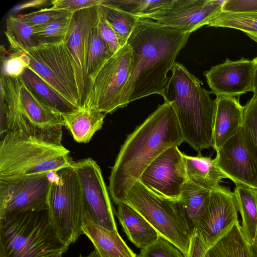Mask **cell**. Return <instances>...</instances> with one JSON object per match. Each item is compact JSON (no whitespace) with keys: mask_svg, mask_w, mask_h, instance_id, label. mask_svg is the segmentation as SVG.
Masks as SVG:
<instances>
[{"mask_svg":"<svg viewBox=\"0 0 257 257\" xmlns=\"http://www.w3.org/2000/svg\"><path fill=\"white\" fill-rule=\"evenodd\" d=\"M191 33L139 18L127 43L133 51L132 69L122 94V108L153 94L163 96L168 72Z\"/></svg>","mask_w":257,"mask_h":257,"instance_id":"1","label":"cell"},{"mask_svg":"<svg viewBox=\"0 0 257 257\" xmlns=\"http://www.w3.org/2000/svg\"><path fill=\"white\" fill-rule=\"evenodd\" d=\"M183 143L176 113L167 102L127 136L116 158L109 177L108 191L117 205L147 167L160 154Z\"/></svg>","mask_w":257,"mask_h":257,"instance_id":"2","label":"cell"},{"mask_svg":"<svg viewBox=\"0 0 257 257\" xmlns=\"http://www.w3.org/2000/svg\"><path fill=\"white\" fill-rule=\"evenodd\" d=\"M64 121L21 76L1 75V137L18 133L62 145Z\"/></svg>","mask_w":257,"mask_h":257,"instance_id":"3","label":"cell"},{"mask_svg":"<svg viewBox=\"0 0 257 257\" xmlns=\"http://www.w3.org/2000/svg\"><path fill=\"white\" fill-rule=\"evenodd\" d=\"M171 71L163 96L176 113L183 142L200 153L212 147L215 100L183 64L175 62Z\"/></svg>","mask_w":257,"mask_h":257,"instance_id":"4","label":"cell"},{"mask_svg":"<svg viewBox=\"0 0 257 257\" xmlns=\"http://www.w3.org/2000/svg\"><path fill=\"white\" fill-rule=\"evenodd\" d=\"M68 247L52 225L48 208L0 216V257H52Z\"/></svg>","mask_w":257,"mask_h":257,"instance_id":"5","label":"cell"},{"mask_svg":"<svg viewBox=\"0 0 257 257\" xmlns=\"http://www.w3.org/2000/svg\"><path fill=\"white\" fill-rule=\"evenodd\" d=\"M74 162L62 145L11 132L1 137L0 178L50 173Z\"/></svg>","mask_w":257,"mask_h":257,"instance_id":"6","label":"cell"},{"mask_svg":"<svg viewBox=\"0 0 257 257\" xmlns=\"http://www.w3.org/2000/svg\"><path fill=\"white\" fill-rule=\"evenodd\" d=\"M122 202L132 207L160 236L174 244L185 255L187 254L193 231L177 200L156 194L138 180Z\"/></svg>","mask_w":257,"mask_h":257,"instance_id":"7","label":"cell"},{"mask_svg":"<svg viewBox=\"0 0 257 257\" xmlns=\"http://www.w3.org/2000/svg\"><path fill=\"white\" fill-rule=\"evenodd\" d=\"M47 206L51 223L62 241L69 246L75 242L83 234L85 207L73 166L52 173Z\"/></svg>","mask_w":257,"mask_h":257,"instance_id":"8","label":"cell"},{"mask_svg":"<svg viewBox=\"0 0 257 257\" xmlns=\"http://www.w3.org/2000/svg\"><path fill=\"white\" fill-rule=\"evenodd\" d=\"M24 53L30 68L77 108H81L75 63L66 41L35 46Z\"/></svg>","mask_w":257,"mask_h":257,"instance_id":"9","label":"cell"},{"mask_svg":"<svg viewBox=\"0 0 257 257\" xmlns=\"http://www.w3.org/2000/svg\"><path fill=\"white\" fill-rule=\"evenodd\" d=\"M132 61V49L127 42L90 78L82 107L106 114L122 108L123 91L130 76Z\"/></svg>","mask_w":257,"mask_h":257,"instance_id":"10","label":"cell"},{"mask_svg":"<svg viewBox=\"0 0 257 257\" xmlns=\"http://www.w3.org/2000/svg\"><path fill=\"white\" fill-rule=\"evenodd\" d=\"M73 166L82 189L85 214L97 225L118 232L115 211L99 166L89 158L74 162Z\"/></svg>","mask_w":257,"mask_h":257,"instance_id":"11","label":"cell"},{"mask_svg":"<svg viewBox=\"0 0 257 257\" xmlns=\"http://www.w3.org/2000/svg\"><path fill=\"white\" fill-rule=\"evenodd\" d=\"M52 173L0 178V216L48 208Z\"/></svg>","mask_w":257,"mask_h":257,"instance_id":"12","label":"cell"},{"mask_svg":"<svg viewBox=\"0 0 257 257\" xmlns=\"http://www.w3.org/2000/svg\"><path fill=\"white\" fill-rule=\"evenodd\" d=\"M139 181L156 194L178 200L187 181L183 153L178 146L168 148L157 157L144 170Z\"/></svg>","mask_w":257,"mask_h":257,"instance_id":"13","label":"cell"},{"mask_svg":"<svg viewBox=\"0 0 257 257\" xmlns=\"http://www.w3.org/2000/svg\"><path fill=\"white\" fill-rule=\"evenodd\" d=\"M234 192L219 185L210 192L205 211L193 229L207 249L238 222Z\"/></svg>","mask_w":257,"mask_h":257,"instance_id":"14","label":"cell"},{"mask_svg":"<svg viewBox=\"0 0 257 257\" xmlns=\"http://www.w3.org/2000/svg\"><path fill=\"white\" fill-rule=\"evenodd\" d=\"M225 1L172 0L160 11L143 17L173 29L192 33L221 12Z\"/></svg>","mask_w":257,"mask_h":257,"instance_id":"15","label":"cell"},{"mask_svg":"<svg viewBox=\"0 0 257 257\" xmlns=\"http://www.w3.org/2000/svg\"><path fill=\"white\" fill-rule=\"evenodd\" d=\"M99 5L73 13L66 41L75 63L81 107L88 88L86 74L88 40L91 29L99 19Z\"/></svg>","mask_w":257,"mask_h":257,"instance_id":"16","label":"cell"},{"mask_svg":"<svg viewBox=\"0 0 257 257\" xmlns=\"http://www.w3.org/2000/svg\"><path fill=\"white\" fill-rule=\"evenodd\" d=\"M254 63L241 57L237 60L226 58L204 72L211 93L217 96L239 97L252 91Z\"/></svg>","mask_w":257,"mask_h":257,"instance_id":"17","label":"cell"},{"mask_svg":"<svg viewBox=\"0 0 257 257\" xmlns=\"http://www.w3.org/2000/svg\"><path fill=\"white\" fill-rule=\"evenodd\" d=\"M214 159L219 169L235 185L257 190L256 173L243 143L241 128L216 151Z\"/></svg>","mask_w":257,"mask_h":257,"instance_id":"18","label":"cell"},{"mask_svg":"<svg viewBox=\"0 0 257 257\" xmlns=\"http://www.w3.org/2000/svg\"><path fill=\"white\" fill-rule=\"evenodd\" d=\"M215 100L212 148L216 152L240 129L243 106L236 97L217 96Z\"/></svg>","mask_w":257,"mask_h":257,"instance_id":"19","label":"cell"},{"mask_svg":"<svg viewBox=\"0 0 257 257\" xmlns=\"http://www.w3.org/2000/svg\"><path fill=\"white\" fill-rule=\"evenodd\" d=\"M82 232L101 257H137L118 232L97 225L85 214L82 221Z\"/></svg>","mask_w":257,"mask_h":257,"instance_id":"20","label":"cell"},{"mask_svg":"<svg viewBox=\"0 0 257 257\" xmlns=\"http://www.w3.org/2000/svg\"><path fill=\"white\" fill-rule=\"evenodd\" d=\"M117 205L115 215L133 243L143 249L156 241L159 234L141 214L125 203Z\"/></svg>","mask_w":257,"mask_h":257,"instance_id":"21","label":"cell"},{"mask_svg":"<svg viewBox=\"0 0 257 257\" xmlns=\"http://www.w3.org/2000/svg\"><path fill=\"white\" fill-rule=\"evenodd\" d=\"M187 180L195 185L211 191L219 182L228 177L217 166L215 159L203 156H188L183 153Z\"/></svg>","mask_w":257,"mask_h":257,"instance_id":"22","label":"cell"},{"mask_svg":"<svg viewBox=\"0 0 257 257\" xmlns=\"http://www.w3.org/2000/svg\"><path fill=\"white\" fill-rule=\"evenodd\" d=\"M105 115L98 110L86 107L62 115L64 126L79 143L90 142L95 133L101 129Z\"/></svg>","mask_w":257,"mask_h":257,"instance_id":"23","label":"cell"},{"mask_svg":"<svg viewBox=\"0 0 257 257\" xmlns=\"http://www.w3.org/2000/svg\"><path fill=\"white\" fill-rule=\"evenodd\" d=\"M238 211L242 219L241 229L248 244L254 239L257 227V201L253 189L236 185L234 191Z\"/></svg>","mask_w":257,"mask_h":257,"instance_id":"24","label":"cell"},{"mask_svg":"<svg viewBox=\"0 0 257 257\" xmlns=\"http://www.w3.org/2000/svg\"><path fill=\"white\" fill-rule=\"evenodd\" d=\"M21 77L25 83L40 98L61 115L78 109L58 93L30 68H26Z\"/></svg>","mask_w":257,"mask_h":257,"instance_id":"25","label":"cell"},{"mask_svg":"<svg viewBox=\"0 0 257 257\" xmlns=\"http://www.w3.org/2000/svg\"><path fill=\"white\" fill-rule=\"evenodd\" d=\"M210 192L188 180L183 187L181 197L177 201L192 231L205 211Z\"/></svg>","mask_w":257,"mask_h":257,"instance_id":"26","label":"cell"},{"mask_svg":"<svg viewBox=\"0 0 257 257\" xmlns=\"http://www.w3.org/2000/svg\"><path fill=\"white\" fill-rule=\"evenodd\" d=\"M99 7L100 14L116 33L120 46H123L136 27L139 18L108 4L105 0H103Z\"/></svg>","mask_w":257,"mask_h":257,"instance_id":"27","label":"cell"},{"mask_svg":"<svg viewBox=\"0 0 257 257\" xmlns=\"http://www.w3.org/2000/svg\"><path fill=\"white\" fill-rule=\"evenodd\" d=\"M34 29L18 15L8 17L5 34L12 50L22 53L36 46L33 37Z\"/></svg>","mask_w":257,"mask_h":257,"instance_id":"28","label":"cell"},{"mask_svg":"<svg viewBox=\"0 0 257 257\" xmlns=\"http://www.w3.org/2000/svg\"><path fill=\"white\" fill-rule=\"evenodd\" d=\"M207 26L239 30L257 43V12L232 13L220 12Z\"/></svg>","mask_w":257,"mask_h":257,"instance_id":"29","label":"cell"},{"mask_svg":"<svg viewBox=\"0 0 257 257\" xmlns=\"http://www.w3.org/2000/svg\"><path fill=\"white\" fill-rule=\"evenodd\" d=\"M241 133L257 175V96L253 95L243 106Z\"/></svg>","mask_w":257,"mask_h":257,"instance_id":"30","label":"cell"},{"mask_svg":"<svg viewBox=\"0 0 257 257\" xmlns=\"http://www.w3.org/2000/svg\"><path fill=\"white\" fill-rule=\"evenodd\" d=\"M212 247L221 257H250L239 221Z\"/></svg>","mask_w":257,"mask_h":257,"instance_id":"31","label":"cell"},{"mask_svg":"<svg viewBox=\"0 0 257 257\" xmlns=\"http://www.w3.org/2000/svg\"><path fill=\"white\" fill-rule=\"evenodd\" d=\"M97 25L90 31L88 43L86 74L88 85L90 78L113 54L111 52L107 43L99 35Z\"/></svg>","mask_w":257,"mask_h":257,"instance_id":"32","label":"cell"},{"mask_svg":"<svg viewBox=\"0 0 257 257\" xmlns=\"http://www.w3.org/2000/svg\"><path fill=\"white\" fill-rule=\"evenodd\" d=\"M73 14L45 25L34 27L33 37L36 45L66 41Z\"/></svg>","mask_w":257,"mask_h":257,"instance_id":"33","label":"cell"},{"mask_svg":"<svg viewBox=\"0 0 257 257\" xmlns=\"http://www.w3.org/2000/svg\"><path fill=\"white\" fill-rule=\"evenodd\" d=\"M114 7L138 18L155 13L168 5L172 0H105Z\"/></svg>","mask_w":257,"mask_h":257,"instance_id":"34","label":"cell"},{"mask_svg":"<svg viewBox=\"0 0 257 257\" xmlns=\"http://www.w3.org/2000/svg\"><path fill=\"white\" fill-rule=\"evenodd\" d=\"M1 54V74L10 77L21 76L25 69L30 65V58L24 53L14 52L7 56Z\"/></svg>","mask_w":257,"mask_h":257,"instance_id":"35","label":"cell"},{"mask_svg":"<svg viewBox=\"0 0 257 257\" xmlns=\"http://www.w3.org/2000/svg\"><path fill=\"white\" fill-rule=\"evenodd\" d=\"M137 257H185V255L174 244L160 235L151 245L141 249Z\"/></svg>","mask_w":257,"mask_h":257,"instance_id":"36","label":"cell"},{"mask_svg":"<svg viewBox=\"0 0 257 257\" xmlns=\"http://www.w3.org/2000/svg\"><path fill=\"white\" fill-rule=\"evenodd\" d=\"M71 13L66 11L55 10L50 8L18 16L33 27H37L65 17Z\"/></svg>","mask_w":257,"mask_h":257,"instance_id":"37","label":"cell"},{"mask_svg":"<svg viewBox=\"0 0 257 257\" xmlns=\"http://www.w3.org/2000/svg\"><path fill=\"white\" fill-rule=\"evenodd\" d=\"M103 0H53L51 9L74 13L76 11L98 5Z\"/></svg>","mask_w":257,"mask_h":257,"instance_id":"38","label":"cell"},{"mask_svg":"<svg viewBox=\"0 0 257 257\" xmlns=\"http://www.w3.org/2000/svg\"><path fill=\"white\" fill-rule=\"evenodd\" d=\"M97 29L101 38L107 43L111 52L113 54L121 47L114 30L101 16L97 25Z\"/></svg>","mask_w":257,"mask_h":257,"instance_id":"39","label":"cell"},{"mask_svg":"<svg viewBox=\"0 0 257 257\" xmlns=\"http://www.w3.org/2000/svg\"><path fill=\"white\" fill-rule=\"evenodd\" d=\"M221 12L232 13L257 12V0H225Z\"/></svg>","mask_w":257,"mask_h":257,"instance_id":"40","label":"cell"},{"mask_svg":"<svg viewBox=\"0 0 257 257\" xmlns=\"http://www.w3.org/2000/svg\"><path fill=\"white\" fill-rule=\"evenodd\" d=\"M185 257H210L204 244L193 231L189 249Z\"/></svg>","mask_w":257,"mask_h":257,"instance_id":"41","label":"cell"},{"mask_svg":"<svg viewBox=\"0 0 257 257\" xmlns=\"http://www.w3.org/2000/svg\"><path fill=\"white\" fill-rule=\"evenodd\" d=\"M48 2L47 0H35L27 2L16 6L13 9V12H18L29 8H38L42 7Z\"/></svg>","mask_w":257,"mask_h":257,"instance_id":"42","label":"cell"},{"mask_svg":"<svg viewBox=\"0 0 257 257\" xmlns=\"http://www.w3.org/2000/svg\"><path fill=\"white\" fill-rule=\"evenodd\" d=\"M257 201V190L253 189ZM250 257H257V227L254 239L252 243L248 245Z\"/></svg>","mask_w":257,"mask_h":257,"instance_id":"43","label":"cell"},{"mask_svg":"<svg viewBox=\"0 0 257 257\" xmlns=\"http://www.w3.org/2000/svg\"><path fill=\"white\" fill-rule=\"evenodd\" d=\"M254 63V71L252 80V92L257 96V57L252 59Z\"/></svg>","mask_w":257,"mask_h":257,"instance_id":"44","label":"cell"},{"mask_svg":"<svg viewBox=\"0 0 257 257\" xmlns=\"http://www.w3.org/2000/svg\"><path fill=\"white\" fill-rule=\"evenodd\" d=\"M208 251L210 257H221L212 247L208 249Z\"/></svg>","mask_w":257,"mask_h":257,"instance_id":"45","label":"cell"},{"mask_svg":"<svg viewBox=\"0 0 257 257\" xmlns=\"http://www.w3.org/2000/svg\"><path fill=\"white\" fill-rule=\"evenodd\" d=\"M79 257H101L96 250L92 251L89 255L87 256H83L82 254H79Z\"/></svg>","mask_w":257,"mask_h":257,"instance_id":"46","label":"cell"},{"mask_svg":"<svg viewBox=\"0 0 257 257\" xmlns=\"http://www.w3.org/2000/svg\"><path fill=\"white\" fill-rule=\"evenodd\" d=\"M62 254H63V253H60L56 254L52 257H62Z\"/></svg>","mask_w":257,"mask_h":257,"instance_id":"47","label":"cell"}]
</instances>
